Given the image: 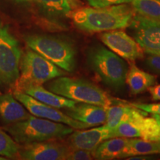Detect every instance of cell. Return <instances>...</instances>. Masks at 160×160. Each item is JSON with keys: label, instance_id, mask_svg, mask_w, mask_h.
I'll return each instance as SVG.
<instances>
[{"label": "cell", "instance_id": "obj_32", "mask_svg": "<svg viewBox=\"0 0 160 160\" xmlns=\"http://www.w3.org/2000/svg\"><path fill=\"white\" fill-rule=\"evenodd\" d=\"M152 117H154L157 120L158 122H159V123L160 124V115H158V114H152Z\"/></svg>", "mask_w": 160, "mask_h": 160}, {"label": "cell", "instance_id": "obj_14", "mask_svg": "<svg viewBox=\"0 0 160 160\" xmlns=\"http://www.w3.org/2000/svg\"><path fill=\"white\" fill-rule=\"evenodd\" d=\"M31 114L11 93L0 94V119L13 124L28 119Z\"/></svg>", "mask_w": 160, "mask_h": 160}, {"label": "cell", "instance_id": "obj_16", "mask_svg": "<svg viewBox=\"0 0 160 160\" xmlns=\"http://www.w3.org/2000/svg\"><path fill=\"white\" fill-rule=\"evenodd\" d=\"M157 82V77L141 70L134 64H131L126 76L125 83L132 94L142 93Z\"/></svg>", "mask_w": 160, "mask_h": 160}, {"label": "cell", "instance_id": "obj_29", "mask_svg": "<svg viewBox=\"0 0 160 160\" xmlns=\"http://www.w3.org/2000/svg\"><path fill=\"white\" fill-rule=\"evenodd\" d=\"M148 91L151 96L152 100L153 101H160V84L151 86Z\"/></svg>", "mask_w": 160, "mask_h": 160}, {"label": "cell", "instance_id": "obj_17", "mask_svg": "<svg viewBox=\"0 0 160 160\" xmlns=\"http://www.w3.org/2000/svg\"><path fill=\"white\" fill-rule=\"evenodd\" d=\"M23 93H27L34 99L46 105L56 108L58 109H65L73 107L77 102L73 100L58 95L57 93L45 89L42 85L33 86L24 91Z\"/></svg>", "mask_w": 160, "mask_h": 160}, {"label": "cell", "instance_id": "obj_11", "mask_svg": "<svg viewBox=\"0 0 160 160\" xmlns=\"http://www.w3.org/2000/svg\"><path fill=\"white\" fill-rule=\"evenodd\" d=\"M100 39L108 48L122 59L135 61L143 57V51L136 40L121 29L105 31Z\"/></svg>", "mask_w": 160, "mask_h": 160}, {"label": "cell", "instance_id": "obj_5", "mask_svg": "<svg viewBox=\"0 0 160 160\" xmlns=\"http://www.w3.org/2000/svg\"><path fill=\"white\" fill-rule=\"evenodd\" d=\"M87 62L104 84L115 91L123 88L128 67L119 56L103 46L95 45L88 51Z\"/></svg>", "mask_w": 160, "mask_h": 160}, {"label": "cell", "instance_id": "obj_13", "mask_svg": "<svg viewBox=\"0 0 160 160\" xmlns=\"http://www.w3.org/2000/svg\"><path fill=\"white\" fill-rule=\"evenodd\" d=\"M65 113L91 128L105 123L107 108L93 104L77 102L73 107L65 108Z\"/></svg>", "mask_w": 160, "mask_h": 160}, {"label": "cell", "instance_id": "obj_9", "mask_svg": "<svg viewBox=\"0 0 160 160\" xmlns=\"http://www.w3.org/2000/svg\"><path fill=\"white\" fill-rule=\"evenodd\" d=\"M13 96L18 101L25 106V108L30 112L31 115L56 122L65 124L73 129L80 130L89 128V126L86 124L72 119L58 108L41 102L39 100L28 95L27 93L23 92H14Z\"/></svg>", "mask_w": 160, "mask_h": 160}, {"label": "cell", "instance_id": "obj_3", "mask_svg": "<svg viewBox=\"0 0 160 160\" xmlns=\"http://www.w3.org/2000/svg\"><path fill=\"white\" fill-rule=\"evenodd\" d=\"M27 45L66 72L74 71L77 64V45L68 37L32 34L25 37Z\"/></svg>", "mask_w": 160, "mask_h": 160}, {"label": "cell", "instance_id": "obj_26", "mask_svg": "<svg viewBox=\"0 0 160 160\" xmlns=\"http://www.w3.org/2000/svg\"><path fill=\"white\" fill-rule=\"evenodd\" d=\"M129 105L133 106L136 108L140 109L142 111L151 113V114L160 115V103L154 104H144V103H133L125 102Z\"/></svg>", "mask_w": 160, "mask_h": 160}, {"label": "cell", "instance_id": "obj_8", "mask_svg": "<svg viewBox=\"0 0 160 160\" xmlns=\"http://www.w3.org/2000/svg\"><path fill=\"white\" fill-rule=\"evenodd\" d=\"M133 39L145 53L160 55V21L134 14L131 24Z\"/></svg>", "mask_w": 160, "mask_h": 160}, {"label": "cell", "instance_id": "obj_31", "mask_svg": "<svg viewBox=\"0 0 160 160\" xmlns=\"http://www.w3.org/2000/svg\"><path fill=\"white\" fill-rule=\"evenodd\" d=\"M13 1H14L15 2H17V3L24 4V3H29V2H31L32 0H13Z\"/></svg>", "mask_w": 160, "mask_h": 160}, {"label": "cell", "instance_id": "obj_28", "mask_svg": "<svg viewBox=\"0 0 160 160\" xmlns=\"http://www.w3.org/2000/svg\"><path fill=\"white\" fill-rule=\"evenodd\" d=\"M145 65L153 73L160 75V55H150L145 60Z\"/></svg>", "mask_w": 160, "mask_h": 160}, {"label": "cell", "instance_id": "obj_6", "mask_svg": "<svg viewBox=\"0 0 160 160\" xmlns=\"http://www.w3.org/2000/svg\"><path fill=\"white\" fill-rule=\"evenodd\" d=\"M67 72L33 50L22 56L19 77L14 85V92H24L33 86L42 85L54 78L65 76Z\"/></svg>", "mask_w": 160, "mask_h": 160}, {"label": "cell", "instance_id": "obj_23", "mask_svg": "<svg viewBox=\"0 0 160 160\" xmlns=\"http://www.w3.org/2000/svg\"><path fill=\"white\" fill-rule=\"evenodd\" d=\"M148 141L159 142L160 140V124L154 117H145L141 128V137Z\"/></svg>", "mask_w": 160, "mask_h": 160}, {"label": "cell", "instance_id": "obj_19", "mask_svg": "<svg viewBox=\"0 0 160 160\" xmlns=\"http://www.w3.org/2000/svg\"><path fill=\"white\" fill-rule=\"evenodd\" d=\"M160 153L159 142L129 138L124 148L121 158H128L136 156H144Z\"/></svg>", "mask_w": 160, "mask_h": 160}, {"label": "cell", "instance_id": "obj_12", "mask_svg": "<svg viewBox=\"0 0 160 160\" xmlns=\"http://www.w3.org/2000/svg\"><path fill=\"white\" fill-rule=\"evenodd\" d=\"M111 138V130L105 125L98 128L73 131L68 135L66 144L71 150H85L93 151L100 144Z\"/></svg>", "mask_w": 160, "mask_h": 160}, {"label": "cell", "instance_id": "obj_1", "mask_svg": "<svg viewBox=\"0 0 160 160\" xmlns=\"http://www.w3.org/2000/svg\"><path fill=\"white\" fill-rule=\"evenodd\" d=\"M134 14L131 4H121L105 8L81 6L73 10L69 18L78 29L96 33L125 28Z\"/></svg>", "mask_w": 160, "mask_h": 160}, {"label": "cell", "instance_id": "obj_30", "mask_svg": "<svg viewBox=\"0 0 160 160\" xmlns=\"http://www.w3.org/2000/svg\"><path fill=\"white\" fill-rule=\"evenodd\" d=\"M70 2L73 4V5L74 6L75 8H78L82 6V2L80 0H70Z\"/></svg>", "mask_w": 160, "mask_h": 160}, {"label": "cell", "instance_id": "obj_22", "mask_svg": "<svg viewBox=\"0 0 160 160\" xmlns=\"http://www.w3.org/2000/svg\"><path fill=\"white\" fill-rule=\"evenodd\" d=\"M135 13L160 21V0H131Z\"/></svg>", "mask_w": 160, "mask_h": 160}, {"label": "cell", "instance_id": "obj_15", "mask_svg": "<svg viewBox=\"0 0 160 160\" xmlns=\"http://www.w3.org/2000/svg\"><path fill=\"white\" fill-rule=\"evenodd\" d=\"M146 113L147 112L129 105L125 102L120 101L119 104H114L107 108V118L104 125L112 131L122 122Z\"/></svg>", "mask_w": 160, "mask_h": 160}, {"label": "cell", "instance_id": "obj_2", "mask_svg": "<svg viewBox=\"0 0 160 160\" xmlns=\"http://www.w3.org/2000/svg\"><path fill=\"white\" fill-rule=\"evenodd\" d=\"M3 130L9 133L16 142L24 145L62 139L71 134L74 129L65 124L31 115L22 121L8 124Z\"/></svg>", "mask_w": 160, "mask_h": 160}, {"label": "cell", "instance_id": "obj_4", "mask_svg": "<svg viewBox=\"0 0 160 160\" xmlns=\"http://www.w3.org/2000/svg\"><path fill=\"white\" fill-rule=\"evenodd\" d=\"M47 88L50 91L77 102L93 104L105 108L116 104V100L101 88L82 78L62 76L51 79L48 83Z\"/></svg>", "mask_w": 160, "mask_h": 160}, {"label": "cell", "instance_id": "obj_10", "mask_svg": "<svg viewBox=\"0 0 160 160\" xmlns=\"http://www.w3.org/2000/svg\"><path fill=\"white\" fill-rule=\"evenodd\" d=\"M70 151L66 143L49 140L22 145L19 146V157L24 160H64Z\"/></svg>", "mask_w": 160, "mask_h": 160}, {"label": "cell", "instance_id": "obj_7", "mask_svg": "<svg viewBox=\"0 0 160 160\" xmlns=\"http://www.w3.org/2000/svg\"><path fill=\"white\" fill-rule=\"evenodd\" d=\"M22 53L9 27L0 21V86L14 87L19 77Z\"/></svg>", "mask_w": 160, "mask_h": 160}, {"label": "cell", "instance_id": "obj_25", "mask_svg": "<svg viewBox=\"0 0 160 160\" xmlns=\"http://www.w3.org/2000/svg\"><path fill=\"white\" fill-rule=\"evenodd\" d=\"M67 160H90L93 159L92 152L85 150H71L66 157Z\"/></svg>", "mask_w": 160, "mask_h": 160}, {"label": "cell", "instance_id": "obj_18", "mask_svg": "<svg viewBox=\"0 0 160 160\" xmlns=\"http://www.w3.org/2000/svg\"><path fill=\"white\" fill-rule=\"evenodd\" d=\"M129 138L113 137L103 141L94 151H92L93 159L111 160L120 159Z\"/></svg>", "mask_w": 160, "mask_h": 160}, {"label": "cell", "instance_id": "obj_34", "mask_svg": "<svg viewBox=\"0 0 160 160\" xmlns=\"http://www.w3.org/2000/svg\"><path fill=\"white\" fill-rule=\"evenodd\" d=\"M0 94H2V93H1V92H0Z\"/></svg>", "mask_w": 160, "mask_h": 160}, {"label": "cell", "instance_id": "obj_24", "mask_svg": "<svg viewBox=\"0 0 160 160\" xmlns=\"http://www.w3.org/2000/svg\"><path fill=\"white\" fill-rule=\"evenodd\" d=\"M19 146L6 131L0 128V157L15 158L19 157Z\"/></svg>", "mask_w": 160, "mask_h": 160}, {"label": "cell", "instance_id": "obj_21", "mask_svg": "<svg viewBox=\"0 0 160 160\" xmlns=\"http://www.w3.org/2000/svg\"><path fill=\"white\" fill-rule=\"evenodd\" d=\"M147 114L148 113L139 115L133 119L125 120L118 124L117 127L111 131V138H140L142 123Z\"/></svg>", "mask_w": 160, "mask_h": 160}, {"label": "cell", "instance_id": "obj_33", "mask_svg": "<svg viewBox=\"0 0 160 160\" xmlns=\"http://www.w3.org/2000/svg\"><path fill=\"white\" fill-rule=\"evenodd\" d=\"M6 158L2 157H0V160H5Z\"/></svg>", "mask_w": 160, "mask_h": 160}, {"label": "cell", "instance_id": "obj_20", "mask_svg": "<svg viewBox=\"0 0 160 160\" xmlns=\"http://www.w3.org/2000/svg\"><path fill=\"white\" fill-rule=\"evenodd\" d=\"M48 13L59 18H69L71 12L76 9L70 0H32Z\"/></svg>", "mask_w": 160, "mask_h": 160}, {"label": "cell", "instance_id": "obj_35", "mask_svg": "<svg viewBox=\"0 0 160 160\" xmlns=\"http://www.w3.org/2000/svg\"><path fill=\"white\" fill-rule=\"evenodd\" d=\"M159 142H160V140H159Z\"/></svg>", "mask_w": 160, "mask_h": 160}, {"label": "cell", "instance_id": "obj_27", "mask_svg": "<svg viewBox=\"0 0 160 160\" xmlns=\"http://www.w3.org/2000/svg\"><path fill=\"white\" fill-rule=\"evenodd\" d=\"M89 5L93 8H105L108 6L130 4L131 0H87Z\"/></svg>", "mask_w": 160, "mask_h": 160}]
</instances>
